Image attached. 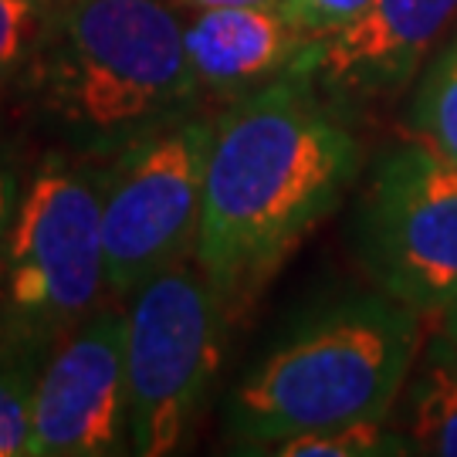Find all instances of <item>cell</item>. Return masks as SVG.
Here are the masks:
<instances>
[{"label":"cell","instance_id":"6da1fadb","mask_svg":"<svg viewBox=\"0 0 457 457\" xmlns=\"http://www.w3.org/2000/svg\"><path fill=\"white\" fill-rule=\"evenodd\" d=\"M360 173V143L328 112L309 71L288 68L245 96L211 129L196 264L224 302L264 278Z\"/></svg>","mask_w":457,"mask_h":457},{"label":"cell","instance_id":"7a4b0ae2","mask_svg":"<svg viewBox=\"0 0 457 457\" xmlns=\"http://www.w3.org/2000/svg\"><path fill=\"white\" fill-rule=\"evenodd\" d=\"M424 315L393 295H356L302 322L237 383L228 430L262 447L305 430L386 420L424 345Z\"/></svg>","mask_w":457,"mask_h":457},{"label":"cell","instance_id":"3957f363","mask_svg":"<svg viewBox=\"0 0 457 457\" xmlns=\"http://www.w3.org/2000/svg\"><path fill=\"white\" fill-rule=\"evenodd\" d=\"M183 31L163 0H68L48 65L51 105L88 129L166 112L196 85Z\"/></svg>","mask_w":457,"mask_h":457},{"label":"cell","instance_id":"277c9868","mask_svg":"<svg viewBox=\"0 0 457 457\" xmlns=\"http://www.w3.org/2000/svg\"><path fill=\"white\" fill-rule=\"evenodd\" d=\"M224 305L207 275L187 264L136 292L126 319V407L139 457H163L187 437L220 366Z\"/></svg>","mask_w":457,"mask_h":457},{"label":"cell","instance_id":"5b68a950","mask_svg":"<svg viewBox=\"0 0 457 457\" xmlns=\"http://www.w3.org/2000/svg\"><path fill=\"white\" fill-rule=\"evenodd\" d=\"M356 247L379 292L441 319L457 302V166L417 136L386 153L362 190Z\"/></svg>","mask_w":457,"mask_h":457},{"label":"cell","instance_id":"8992f818","mask_svg":"<svg viewBox=\"0 0 457 457\" xmlns=\"http://www.w3.org/2000/svg\"><path fill=\"white\" fill-rule=\"evenodd\" d=\"M211 129L180 126L132 146L102 196L105 285L136 295L194 247L204 207Z\"/></svg>","mask_w":457,"mask_h":457},{"label":"cell","instance_id":"52a82bcc","mask_svg":"<svg viewBox=\"0 0 457 457\" xmlns=\"http://www.w3.org/2000/svg\"><path fill=\"white\" fill-rule=\"evenodd\" d=\"M105 285L102 200L51 160L21 196L7 237V298L24 326H58L92 309Z\"/></svg>","mask_w":457,"mask_h":457},{"label":"cell","instance_id":"ba28073f","mask_svg":"<svg viewBox=\"0 0 457 457\" xmlns=\"http://www.w3.org/2000/svg\"><path fill=\"white\" fill-rule=\"evenodd\" d=\"M122 437H129L126 319L98 315L37 376L28 454H115Z\"/></svg>","mask_w":457,"mask_h":457},{"label":"cell","instance_id":"9c48e42d","mask_svg":"<svg viewBox=\"0 0 457 457\" xmlns=\"http://www.w3.org/2000/svg\"><path fill=\"white\" fill-rule=\"evenodd\" d=\"M454 14L457 0H370L353 24L309 41L292 68L309 71L319 92L386 96L417 71Z\"/></svg>","mask_w":457,"mask_h":457},{"label":"cell","instance_id":"30bf717a","mask_svg":"<svg viewBox=\"0 0 457 457\" xmlns=\"http://www.w3.org/2000/svg\"><path fill=\"white\" fill-rule=\"evenodd\" d=\"M315 37L295 31L278 7H213L183 31V48L196 82L251 85L281 75Z\"/></svg>","mask_w":457,"mask_h":457},{"label":"cell","instance_id":"8fae6325","mask_svg":"<svg viewBox=\"0 0 457 457\" xmlns=\"http://www.w3.org/2000/svg\"><path fill=\"white\" fill-rule=\"evenodd\" d=\"M410 454L457 457V343L437 332L407 390Z\"/></svg>","mask_w":457,"mask_h":457},{"label":"cell","instance_id":"7c38bea8","mask_svg":"<svg viewBox=\"0 0 457 457\" xmlns=\"http://www.w3.org/2000/svg\"><path fill=\"white\" fill-rule=\"evenodd\" d=\"M413 136L457 166V31L437 51L410 109Z\"/></svg>","mask_w":457,"mask_h":457},{"label":"cell","instance_id":"4fadbf2b","mask_svg":"<svg viewBox=\"0 0 457 457\" xmlns=\"http://www.w3.org/2000/svg\"><path fill=\"white\" fill-rule=\"evenodd\" d=\"M281 457H379L410 454L407 434H396L383 420H349V424L319 427L271 444Z\"/></svg>","mask_w":457,"mask_h":457},{"label":"cell","instance_id":"5bb4252c","mask_svg":"<svg viewBox=\"0 0 457 457\" xmlns=\"http://www.w3.org/2000/svg\"><path fill=\"white\" fill-rule=\"evenodd\" d=\"M31 336L0 345V457L28 454L31 441V403L37 386Z\"/></svg>","mask_w":457,"mask_h":457},{"label":"cell","instance_id":"9a60e30c","mask_svg":"<svg viewBox=\"0 0 457 457\" xmlns=\"http://www.w3.org/2000/svg\"><path fill=\"white\" fill-rule=\"evenodd\" d=\"M45 31V0H0V82L11 79Z\"/></svg>","mask_w":457,"mask_h":457},{"label":"cell","instance_id":"2e32d148","mask_svg":"<svg viewBox=\"0 0 457 457\" xmlns=\"http://www.w3.org/2000/svg\"><path fill=\"white\" fill-rule=\"evenodd\" d=\"M370 7V0H278L281 17L305 37H326L353 24Z\"/></svg>","mask_w":457,"mask_h":457},{"label":"cell","instance_id":"e0dca14e","mask_svg":"<svg viewBox=\"0 0 457 457\" xmlns=\"http://www.w3.org/2000/svg\"><path fill=\"white\" fill-rule=\"evenodd\" d=\"M17 200V180L7 166H0V258L7 254V237H11V217H14Z\"/></svg>","mask_w":457,"mask_h":457},{"label":"cell","instance_id":"ac0fdd59","mask_svg":"<svg viewBox=\"0 0 457 457\" xmlns=\"http://www.w3.org/2000/svg\"><path fill=\"white\" fill-rule=\"evenodd\" d=\"M196 11H213V7H278V0H183Z\"/></svg>","mask_w":457,"mask_h":457},{"label":"cell","instance_id":"d6986e66","mask_svg":"<svg viewBox=\"0 0 457 457\" xmlns=\"http://www.w3.org/2000/svg\"><path fill=\"white\" fill-rule=\"evenodd\" d=\"M441 332L451 339V343H457V302L441 315Z\"/></svg>","mask_w":457,"mask_h":457}]
</instances>
